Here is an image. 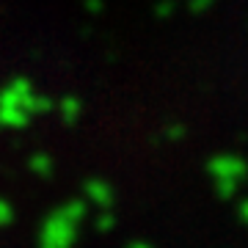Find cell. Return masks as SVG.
Here are the masks:
<instances>
[{
    "label": "cell",
    "mask_w": 248,
    "mask_h": 248,
    "mask_svg": "<svg viewBox=\"0 0 248 248\" xmlns=\"http://www.w3.org/2000/svg\"><path fill=\"white\" fill-rule=\"evenodd\" d=\"M130 248H152V246H146V243H133Z\"/></svg>",
    "instance_id": "10"
},
{
    "label": "cell",
    "mask_w": 248,
    "mask_h": 248,
    "mask_svg": "<svg viewBox=\"0 0 248 248\" xmlns=\"http://www.w3.org/2000/svg\"><path fill=\"white\" fill-rule=\"evenodd\" d=\"M53 108V99L36 94L28 78H14L0 91V124L6 127H25L33 116H42Z\"/></svg>",
    "instance_id": "1"
},
{
    "label": "cell",
    "mask_w": 248,
    "mask_h": 248,
    "mask_svg": "<svg viewBox=\"0 0 248 248\" xmlns=\"http://www.w3.org/2000/svg\"><path fill=\"white\" fill-rule=\"evenodd\" d=\"M110 226H113V215H110V213H105V215H99V218H97V229L108 232Z\"/></svg>",
    "instance_id": "8"
},
{
    "label": "cell",
    "mask_w": 248,
    "mask_h": 248,
    "mask_svg": "<svg viewBox=\"0 0 248 248\" xmlns=\"http://www.w3.org/2000/svg\"><path fill=\"white\" fill-rule=\"evenodd\" d=\"M237 215H240V221H243V223L248 226V199H246V202H243V204L237 207Z\"/></svg>",
    "instance_id": "9"
},
{
    "label": "cell",
    "mask_w": 248,
    "mask_h": 248,
    "mask_svg": "<svg viewBox=\"0 0 248 248\" xmlns=\"http://www.w3.org/2000/svg\"><path fill=\"white\" fill-rule=\"evenodd\" d=\"M58 108H61V116H63V122H78L80 119V102L78 97H63L61 102H58Z\"/></svg>",
    "instance_id": "5"
},
{
    "label": "cell",
    "mask_w": 248,
    "mask_h": 248,
    "mask_svg": "<svg viewBox=\"0 0 248 248\" xmlns=\"http://www.w3.org/2000/svg\"><path fill=\"white\" fill-rule=\"evenodd\" d=\"M83 218H86V204L83 202H69L58 207L42 226L39 248H72L78 240Z\"/></svg>",
    "instance_id": "2"
},
{
    "label": "cell",
    "mask_w": 248,
    "mask_h": 248,
    "mask_svg": "<svg viewBox=\"0 0 248 248\" xmlns=\"http://www.w3.org/2000/svg\"><path fill=\"white\" fill-rule=\"evenodd\" d=\"M210 177L215 179V193L221 199H232L237 193V187L248 179V163L234 155H218L207 163Z\"/></svg>",
    "instance_id": "3"
},
{
    "label": "cell",
    "mask_w": 248,
    "mask_h": 248,
    "mask_svg": "<svg viewBox=\"0 0 248 248\" xmlns=\"http://www.w3.org/2000/svg\"><path fill=\"white\" fill-rule=\"evenodd\" d=\"M11 221H14V210H11L9 202H3V199H0V229H3V226H9Z\"/></svg>",
    "instance_id": "7"
},
{
    "label": "cell",
    "mask_w": 248,
    "mask_h": 248,
    "mask_svg": "<svg viewBox=\"0 0 248 248\" xmlns=\"http://www.w3.org/2000/svg\"><path fill=\"white\" fill-rule=\"evenodd\" d=\"M31 169L36 174H42V177H50L53 174V160L47 157V155H36V157H31Z\"/></svg>",
    "instance_id": "6"
},
{
    "label": "cell",
    "mask_w": 248,
    "mask_h": 248,
    "mask_svg": "<svg viewBox=\"0 0 248 248\" xmlns=\"http://www.w3.org/2000/svg\"><path fill=\"white\" fill-rule=\"evenodd\" d=\"M86 196L91 199V204H97L99 210H110L113 207V187L108 182H102V179L86 182Z\"/></svg>",
    "instance_id": "4"
}]
</instances>
